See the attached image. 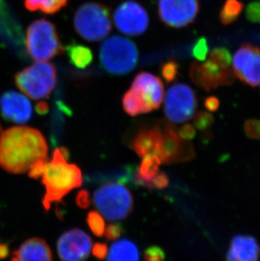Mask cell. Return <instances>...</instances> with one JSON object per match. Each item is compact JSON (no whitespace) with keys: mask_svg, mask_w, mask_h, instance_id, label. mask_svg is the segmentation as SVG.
Listing matches in <instances>:
<instances>
[{"mask_svg":"<svg viewBox=\"0 0 260 261\" xmlns=\"http://www.w3.org/2000/svg\"><path fill=\"white\" fill-rule=\"evenodd\" d=\"M86 222L94 235L97 237L103 236L105 232V222L98 212L95 211L90 212L86 218Z\"/></svg>","mask_w":260,"mask_h":261,"instance_id":"26","label":"cell"},{"mask_svg":"<svg viewBox=\"0 0 260 261\" xmlns=\"http://www.w3.org/2000/svg\"><path fill=\"white\" fill-rule=\"evenodd\" d=\"M246 18L253 23H260V3L252 2L246 9Z\"/></svg>","mask_w":260,"mask_h":261,"instance_id":"33","label":"cell"},{"mask_svg":"<svg viewBox=\"0 0 260 261\" xmlns=\"http://www.w3.org/2000/svg\"><path fill=\"white\" fill-rule=\"evenodd\" d=\"M246 136L254 140H260V120L249 119L244 123Z\"/></svg>","mask_w":260,"mask_h":261,"instance_id":"31","label":"cell"},{"mask_svg":"<svg viewBox=\"0 0 260 261\" xmlns=\"http://www.w3.org/2000/svg\"><path fill=\"white\" fill-rule=\"evenodd\" d=\"M69 61L78 69H86L93 61V54L88 47L73 43L67 47Z\"/></svg>","mask_w":260,"mask_h":261,"instance_id":"23","label":"cell"},{"mask_svg":"<svg viewBox=\"0 0 260 261\" xmlns=\"http://www.w3.org/2000/svg\"><path fill=\"white\" fill-rule=\"evenodd\" d=\"M208 53L209 47L206 39L204 37L199 38L192 50V54L194 59H196L199 61H204L206 59Z\"/></svg>","mask_w":260,"mask_h":261,"instance_id":"30","label":"cell"},{"mask_svg":"<svg viewBox=\"0 0 260 261\" xmlns=\"http://www.w3.org/2000/svg\"><path fill=\"white\" fill-rule=\"evenodd\" d=\"M162 164L157 155H150L143 158L140 168H136L135 181L136 185L143 187L152 188V181L160 173L159 167Z\"/></svg>","mask_w":260,"mask_h":261,"instance_id":"21","label":"cell"},{"mask_svg":"<svg viewBox=\"0 0 260 261\" xmlns=\"http://www.w3.org/2000/svg\"><path fill=\"white\" fill-rule=\"evenodd\" d=\"M91 247L90 236L78 228L62 234L57 243L58 254L62 261H85L90 255Z\"/></svg>","mask_w":260,"mask_h":261,"instance_id":"15","label":"cell"},{"mask_svg":"<svg viewBox=\"0 0 260 261\" xmlns=\"http://www.w3.org/2000/svg\"><path fill=\"white\" fill-rule=\"evenodd\" d=\"M166 254L163 249L159 246H150L144 254L145 261H165Z\"/></svg>","mask_w":260,"mask_h":261,"instance_id":"32","label":"cell"},{"mask_svg":"<svg viewBox=\"0 0 260 261\" xmlns=\"http://www.w3.org/2000/svg\"><path fill=\"white\" fill-rule=\"evenodd\" d=\"M181 138L184 139L185 141H191L192 139L194 138V136L196 135L195 128L191 124H185L180 128L178 132Z\"/></svg>","mask_w":260,"mask_h":261,"instance_id":"35","label":"cell"},{"mask_svg":"<svg viewBox=\"0 0 260 261\" xmlns=\"http://www.w3.org/2000/svg\"><path fill=\"white\" fill-rule=\"evenodd\" d=\"M178 68L179 66L177 64V62L172 61V60H169L162 64L161 67V74L163 79L167 83L173 82L176 80L178 74Z\"/></svg>","mask_w":260,"mask_h":261,"instance_id":"27","label":"cell"},{"mask_svg":"<svg viewBox=\"0 0 260 261\" xmlns=\"http://www.w3.org/2000/svg\"><path fill=\"white\" fill-rule=\"evenodd\" d=\"M158 15L165 25L183 28L196 19L199 11V0H158Z\"/></svg>","mask_w":260,"mask_h":261,"instance_id":"13","label":"cell"},{"mask_svg":"<svg viewBox=\"0 0 260 261\" xmlns=\"http://www.w3.org/2000/svg\"><path fill=\"white\" fill-rule=\"evenodd\" d=\"M168 184H169V180L167 175L163 173H159L152 181V187L164 189L168 186Z\"/></svg>","mask_w":260,"mask_h":261,"instance_id":"39","label":"cell"},{"mask_svg":"<svg viewBox=\"0 0 260 261\" xmlns=\"http://www.w3.org/2000/svg\"><path fill=\"white\" fill-rule=\"evenodd\" d=\"M260 247L253 237L238 235L231 240L226 261H258Z\"/></svg>","mask_w":260,"mask_h":261,"instance_id":"18","label":"cell"},{"mask_svg":"<svg viewBox=\"0 0 260 261\" xmlns=\"http://www.w3.org/2000/svg\"><path fill=\"white\" fill-rule=\"evenodd\" d=\"M108 261H140L137 246L128 239L115 242L109 249Z\"/></svg>","mask_w":260,"mask_h":261,"instance_id":"22","label":"cell"},{"mask_svg":"<svg viewBox=\"0 0 260 261\" xmlns=\"http://www.w3.org/2000/svg\"><path fill=\"white\" fill-rule=\"evenodd\" d=\"M47 155V141L36 128L16 126L1 131L0 167L7 173H25L37 162H46Z\"/></svg>","mask_w":260,"mask_h":261,"instance_id":"1","label":"cell"},{"mask_svg":"<svg viewBox=\"0 0 260 261\" xmlns=\"http://www.w3.org/2000/svg\"><path fill=\"white\" fill-rule=\"evenodd\" d=\"M11 261H53L52 251L44 239L32 238L13 252Z\"/></svg>","mask_w":260,"mask_h":261,"instance_id":"19","label":"cell"},{"mask_svg":"<svg viewBox=\"0 0 260 261\" xmlns=\"http://www.w3.org/2000/svg\"><path fill=\"white\" fill-rule=\"evenodd\" d=\"M0 131H2V128H1V125H0Z\"/></svg>","mask_w":260,"mask_h":261,"instance_id":"43","label":"cell"},{"mask_svg":"<svg viewBox=\"0 0 260 261\" xmlns=\"http://www.w3.org/2000/svg\"><path fill=\"white\" fill-rule=\"evenodd\" d=\"M93 201L99 212L110 221L124 219L134 208L131 193L119 182H108L97 189Z\"/></svg>","mask_w":260,"mask_h":261,"instance_id":"8","label":"cell"},{"mask_svg":"<svg viewBox=\"0 0 260 261\" xmlns=\"http://www.w3.org/2000/svg\"><path fill=\"white\" fill-rule=\"evenodd\" d=\"M161 131L159 126L140 129L131 141V148L140 158L157 155L159 148Z\"/></svg>","mask_w":260,"mask_h":261,"instance_id":"20","label":"cell"},{"mask_svg":"<svg viewBox=\"0 0 260 261\" xmlns=\"http://www.w3.org/2000/svg\"><path fill=\"white\" fill-rule=\"evenodd\" d=\"M234 75L252 87L260 86V48L244 44L235 53L232 62Z\"/></svg>","mask_w":260,"mask_h":261,"instance_id":"14","label":"cell"},{"mask_svg":"<svg viewBox=\"0 0 260 261\" xmlns=\"http://www.w3.org/2000/svg\"><path fill=\"white\" fill-rule=\"evenodd\" d=\"M189 76L194 84L206 91L230 86L234 82L231 66H226L211 58L204 63L194 62L190 66Z\"/></svg>","mask_w":260,"mask_h":261,"instance_id":"11","label":"cell"},{"mask_svg":"<svg viewBox=\"0 0 260 261\" xmlns=\"http://www.w3.org/2000/svg\"><path fill=\"white\" fill-rule=\"evenodd\" d=\"M113 21L119 32L131 37L144 34L150 25L147 11L134 0L118 5L113 14Z\"/></svg>","mask_w":260,"mask_h":261,"instance_id":"12","label":"cell"},{"mask_svg":"<svg viewBox=\"0 0 260 261\" xmlns=\"http://www.w3.org/2000/svg\"><path fill=\"white\" fill-rule=\"evenodd\" d=\"M108 246L107 244H102V243H96L94 244L93 249H92V253L94 256L99 259H105L107 254H108Z\"/></svg>","mask_w":260,"mask_h":261,"instance_id":"37","label":"cell"},{"mask_svg":"<svg viewBox=\"0 0 260 261\" xmlns=\"http://www.w3.org/2000/svg\"><path fill=\"white\" fill-rule=\"evenodd\" d=\"M196 109V95L189 86L177 83L168 89L165 97L164 111L170 122H187L194 116Z\"/></svg>","mask_w":260,"mask_h":261,"instance_id":"10","label":"cell"},{"mask_svg":"<svg viewBox=\"0 0 260 261\" xmlns=\"http://www.w3.org/2000/svg\"><path fill=\"white\" fill-rule=\"evenodd\" d=\"M27 53L37 61H47L63 53L56 27L44 18L35 20L27 28Z\"/></svg>","mask_w":260,"mask_h":261,"instance_id":"5","label":"cell"},{"mask_svg":"<svg viewBox=\"0 0 260 261\" xmlns=\"http://www.w3.org/2000/svg\"><path fill=\"white\" fill-rule=\"evenodd\" d=\"M204 107L210 112H216L218 110L220 107V101L216 96H209L204 101Z\"/></svg>","mask_w":260,"mask_h":261,"instance_id":"40","label":"cell"},{"mask_svg":"<svg viewBox=\"0 0 260 261\" xmlns=\"http://www.w3.org/2000/svg\"><path fill=\"white\" fill-rule=\"evenodd\" d=\"M9 256V247L6 244H0V259Z\"/></svg>","mask_w":260,"mask_h":261,"instance_id":"42","label":"cell"},{"mask_svg":"<svg viewBox=\"0 0 260 261\" xmlns=\"http://www.w3.org/2000/svg\"><path fill=\"white\" fill-rule=\"evenodd\" d=\"M3 118L15 123H25L32 118V106L27 96L15 91H8L0 97Z\"/></svg>","mask_w":260,"mask_h":261,"instance_id":"16","label":"cell"},{"mask_svg":"<svg viewBox=\"0 0 260 261\" xmlns=\"http://www.w3.org/2000/svg\"><path fill=\"white\" fill-rule=\"evenodd\" d=\"M0 37L14 48L22 49V30L5 0H0Z\"/></svg>","mask_w":260,"mask_h":261,"instance_id":"17","label":"cell"},{"mask_svg":"<svg viewBox=\"0 0 260 261\" xmlns=\"http://www.w3.org/2000/svg\"><path fill=\"white\" fill-rule=\"evenodd\" d=\"M76 203L81 208L83 209L88 208L90 205V195L86 190H81L77 194Z\"/></svg>","mask_w":260,"mask_h":261,"instance_id":"38","label":"cell"},{"mask_svg":"<svg viewBox=\"0 0 260 261\" xmlns=\"http://www.w3.org/2000/svg\"><path fill=\"white\" fill-rule=\"evenodd\" d=\"M15 82L33 100L47 98L56 87V68L48 62L38 61L15 74Z\"/></svg>","mask_w":260,"mask_h":261,"instance_id":"7","label":"cell"},{"mask_svg":"<svg viewBox=\"0 0 260 261\" xmlns=\"http://www.w3.org/2000/svg\"><path fill=\"white\" fill-rule=\"evenodd\" d=\"M68 2L69 0H25V6L32 12L42 11L53 15L59 12Z\"/></svg>","mask_w":260,"mask_h":261,"instance_id":"24","label":"cell"},{"mask_svg":"<svg viewBox=\"0 0 260 261\" xmlns=\"http://www.w3.org/2000/svg\"><path fill=\"white\" fill-rule=\"evenodd\" d=\"M122 233H123V227L119 223H111L108 225L104 232L106 238L112 241L119 239Z\"/></svg>","mask_w":260,"mask_h":261,"instance_id":"34","label":"cell"},{"mask_svg":"<svg viewBox=\"0 0 260 261\" xmlns=\"http://www.w3.org/2000/svg\"><path fill=\"white\" fill-rule=\"evenodd\" d=\"M244 5L239 0H226L220 12V20L225 25H228L238 20L243 12Z\"/></svg>","mask_w":260,"mask_h":261,"instance_id":"25","label":"cell"},{"mask_svg":"<svg viewBox=\"0 0 260 261\" xmlns=\"http://www.w3.org/2000/svg\"><path fill=\"white\" fill-rule=\"evenodd\" d=\"M42 184L46 194L42 204L46 211H49L51 204L59 202L72 190L82 185V173L74 164L66 162L60 149L54 150L52 160L45 164L42 174Z\"/></svg>","mask_w":260,"mask_h":261,"instance_id":"2","label":"cell"},{"mask_svg":"<svg viewBox=\"0 0 260 261\" xmlns=\"http://www.w3.org/2000/svg\"><path fill=\"white\" fill-rule=\"evenodd\" d=\"M48 109H49V106L46 101H40L36 106L37 114H39L40 115H46L48 113Z\"/></svg>","mask_w":260,"mask_h":261,"instance_id":"41","label":"cell"},{"mask_svg":"<svg viewBox=\"0 0 260 261\" xmlns=\"http://www.w3.org/2000/svg\"><path fill=\"white\" fill-rule=\"evenodd\" d=\"M45 164L46 162L45 161H40L35 163L34 165L32 166V168L29 169V177L32 178H38L43 174L44 172Z\"/></svg>","mask_w":260,"mask_h":261,"instance_id":"36","label":"cell"},{"mask_svg":"<svg viewBox=\"0 0 260 261\" xmlns=\"http://www.w3.org/2000/svg\"><path fill=\"white\" fill-rule=\"evenodd\" d=\"M74 25L77 33L86 41H101L112 30L110 10L100 3L83 4L74 14Z\"/></svg>","mask_w":260,"mask_h":261,"instance_id":"6","label":"cell"},{"mask_svg":"<svg viewBox=\"0 0 260 261\" xmlns=\"http://www.w3.org/2000/svg\"><path fill=\"white\" fill-rule=\"evenodd\" d=\"M158 126L161 131V138L157 155L162 163H184L194 158V145L190 141L181 138L172 123L163 120L160 122Z\"/></svg>","mask_w":260,"mask_h":261,"instance_id":"9","label":"cell"},{"mask_svg":"<svg viewBox=\"0 0 260 261\" xmlns=\"http://www.w3.org/2000/svg\"><path fill=\"white\" fill-rule=\"evenodd\" d=\"M104 69L112 74H128L137 65L139 52L135 42L121 36H112L104 41L99 52Z\"/></svg>","mask_w":260,"mask_h":261,"instance_id":"4","label":"cell"},{"mask_svg":"<svg viewBox=\"0 0 260 261\" xmlns=\"http://www.w3.org/2000/svg\"><path fill=\"white\" fill-rule=\"evenodd\" d=\"M164 97V87L159 77L147 72L135 76L123 97L124 111L130 116L148 114L159 109Z\"/></svg>","mask_w":260,"mask_h":261,"instance_id":"3","label":"cell"},{"mask_svg":"<svg viewBox=\"0 0 260 261\" xmlns=\"http://www.w3.org/2000/svg\"><path fill=\"white\" fill-rule=\"evenodd\" d=\"M194 123L195 128L199 130L206 131L213 124L214 118L212 114L208 112H199L194 118Z\"/></svg>","mask_w":260,"mask_h":261,"instance_id":"28","label":"cell"},{"mask_svg":"<svg viewBox=\"0 0 260 261\" xmlns=\"http://www.w3.org/2000/svg\"><path fill=\"white\" fill-rule=\"evenodd\" d=\"M209 58L216 60V61L225 64L226 66H231V56L228 49L225 47H216L214 48L211 53Z\"/></svg>","mask_w":260,"mask_h":261,"instance_id":"29","label":"cell"}]
</instances>
